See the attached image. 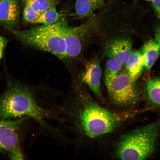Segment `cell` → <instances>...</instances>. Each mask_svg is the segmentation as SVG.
I'll return each mask as SVG.
<instances>
[{
    "mask_svg": "<svg viewBox=\"0 0 160 160\" xmlns=\"http://www.w3.org/2000/svg\"><path fill=\"white\" fill-rule=\"evenodd\" d=\"M76 91L82 103L78 116L79 124L87 136L94 138L109 133L121 121L120 115L92 101L80 85L77 86Z\"/></svg>",
    "mask_w": 160,
    "mask_h": 160,
    "instance_id": "obj_1",
    "label": "cell"
},
{
    "mask_svg": "<svg viewBox=\"0 0 160 160\" xmlns=\"http://www.w3.org/2000/svg\"><path fill=\"white\" fill-rule=\"evenodd\" d=\"M52 113L39 105L26 88L18 85L9 87L0 99V118H15L23 116L32 118L41 125L47 126L44 120Z\"/></svg>",
    "mask_w": 160,
    "mask_h": 160,
    "instance_id": "obj_2",
    "label": "cell"
},
{
    "mask_svg": "<svg viewBox=\"0 0 160 160\" xmlns=\"http://www.w3.org/2000/svg\"><path fill=\"white\" fill-rule=\"evenodd\" d=\"M62 20L52 24H42L22 31L13 30V33L24 45L51 53L66 62L68 60Z\"/></svg>",
    "mask_w": 160,
    "mask_h": 160,
    "instance_id": "obj_3",
    "label": "cell"
},
{
    "mask_svg": "<svg viewBox=\"0 0 160 160\" xmlns=\"http://www.w3.org/2000/svg\"><path fill=\"white\" fill-rule=\"evenodd\" d=\"M160 131V118L126 135L119 142L117 155L124 160L145 159L153 153Z\"/></svg>",
    "mask_w": 160,
    "mask_h": 160,
    "instance_id": "obj_4",
    "label": "cell"
},
{
    "mask_svg": "<svg viewBox=\"0 0 160 160\" xmlns=\"http://www.w3.org/2000/svg\"><path fill=\"white\" fill-rule=\"evenodd\" d=\"M135 82L127 72H119L111 82L106 85L113 101L121 105H128L135 103L138 97Z\"/></svg>",
    "mask_w": 160,
    "mask_h": 160,
    "instance_id": "obj_5",
    "label": "cell"
},
{
    "mask_svg": "<svg viewBox=\"0 0 160 160\" xmlns=\"http://www.w3.org/2000/svg\"><path fill=\"white\" fill-rule=\"evenodd\" d=\"M93 25L92 20H90L78 26L71 27L66 22L63 21L66 54L68 60L75 58L80 54L85 38Z\"/></svg>",
    "mask_w": 160,
    "mask_h": 160,
    "instance_id": "obj_6",
    "label": "cell"
},
{
    "mask_svg": "<svg viewBox=\"0 0 160 160\" xmlns=\"http://www.w3.org/2000/svg\"><path fill=\"white\" fill-rule=\"evenodd\" d=\"M22 120H0V151L10 152L18 146L17 131Z\"/></svg>",
    "mask_w": 160,
    "mask_h": 160,
    "instance_id": "obj_7",
    "label": "cell"
},
{
    "mask_svg": "<svg viewBox=\"0 0 160 160\" xmlns=\"http://www.w3.org/2000/svg\"><path fill=\"white\" fill-rule=\"evenodd\" d=\"M132 43L125 38L113 39L106 45L105 53L109 58L117 60L122 65H125L132 52Z\"/></svg>",
    "mask_w": 160,
    "mask_h": 160,
    "instance_id": "obj_8",
    "label": "cell"
},
{
    "mask_svg": "<svg viewBox=\"0 0 160 160\" xmlns=\"http://www.w3.org/2000/svg\"><path fill=\"white\" fill-rule=\"evenodd\" d=\"M102 71L99 60L95 58L89 62L82 73L81 79L98 97H101L100 80Z\"/></svg>",
    "mask_w": 160,
    "mask_h": 160,
    "instance_id": "obj_9",
    "label": "cell"
},
{
    "mask_svg": "<svg viewBox=\"0 0 160 160\" xmlns=\"http://www.w3.org/2000/svg\"><path fill=\"white\" fill-rule=\"evenodd\" d=\"M19 0H2L0 3V24L13 29L19 23Z\"/></svg>",
    "mask_w": 160,
    "mask_h": 160,
    "instance_id": "obj_10",
    "label": "cell"
},
{
    "mask_svg": "<svg viewBox=\"0 0 160 160\" xmlns=\"http://www.w3.org/2000/svg\"><path fill=\"white\" fill-rule=\"evenodd\" d=\"M125 65L127 73L132 79L135 81L144 67L142 52L137 50L132 51Z\"/></svg>",
    "mask_w": 160,
    "mask_h": 160,
    "instance_id": "obj_11",
    "label": "cell"
},
{
    "mask_svg": "<svg viewBox=\"0 0 160 160\" xmlns=\"http://www.w3.org/2000/svg\"><path fill=\"white\" fill-rule=\"evenodd\" d=\"M104 4V0H76L75 7L76 15L80 18L89 16Z\"/></svg>",
    "mask_w": 160,
    "mask_h": 160,
    "instance_id": "obj_12",
    "label": "cell"
},
{
    "mask_svg": "<svg viewBox=\"0 0 160 160\" xmlns=\"http://www.w3.org/2000/svg\"><path fill=\"white\" fill-rule=\"evenodd\" d=\"M160 52L159 46L156 41L150 40L146 42L142 48L144 67L150 71L156 61Z\"/></svg>",
    "mask_w": 160,
    "mask_h": 160,
    "instance_id": "obj_13",
    "label": "cell"
},
{
    "mask_svg": "<svg viewBox=\"0 0 160 160\" xmlns=\"http://www.w3.org/2000/svg\"><path fill=\"white\" fill-rule=\"evenodd\" d=\"M147 97L153 104L160 106V78L150 79L146 83Z\"/></svg>",
    "mask_w": 160,
    "mask_h": 160,
    "instance_id": "obj_14",
    "label": "cell"
},
{
    "mask_svg": "<svg viewBox=\"0 0 160 160\" xmlns=\"http://www.w3.org/2000/svg\"><path fill=\"white\" fill-rule=\"evenodd\" d=\"M65 15L58 12L56 7H51L41 13L34 23L50 25L62 19Z\"/></svg>",
    "mask_w": 160,
    "mask_h": 160,
    "instance_id": "obj_15",
    "label": "cell"
},
{
    "mask_svg": "<svg viewBox=\"0 0 160 160\" xmlns=\"http://www.w3.org/2000/svg\"><path fill=\"white\" fill-rule=\"evenodd\" d=\"M122 65L116 60L109 58L107 61L105 71L106 85L111 82L117 76L121 68Z\"/></svg>",
    "mask_w": 160,
    "mask_h": 160,
    "instance_id": "obj_16",
    "label": "cell"
},
{
    "mask_svg": "<svg viewBox=\"0 0 160 160\" xmlns=\"http://www.w3.org/2000/svg\"><path fill=\"white\" fill-rule=\"evenodd\" d=\"M24 2L25 5L40 13L51 7H56L57 4L56 0H24Z\"/></svg>",
    "mask_w": 160,
    "mask_h": 160,
    "instance_id": "obj_17",
    "label": "cell"
},
{
    "mask_svg": "<svg viewBox=\"0 0 160 160\" xmlns=\"http://www.w3.org/2000/svg\"><path fill=\"white\" fill-rule=\"evenodd\" d=\"M41 13L25 5L23 12V18L26 22L34 23Z\"/></svg>",
    "mask_w": 160,
    "mask_h": 160,
    "instance_id": "obj_18",
    "label": "cell"
},
{
    "mask_svg": "<svg viewBox=\"0 0 160 160\" xmlns=\"http://www.w3.org/2000/svg\"><path fill=\"white\" fill-rule=\"evenodd\" d=\"M9 157L12 160H22L23 159L24 156L19 146L15 148L10 151Z\"/></svg>",
    "mask_w": 160,
    "mask_h": 160,
    "instance_id": "obj_19",
    "label": "cell"
},
{
    "mask_svg": "<svg viewBox=\"0 0 160 160\" xmlns=\"http://www.w3.org/2000/svg\"><path fill=\"white\" fill-rule=\"evenodd\" d=\"M152 2L154 12L160 20V0H153Z\"/></svg>",
    "mask_w": 160,
    "mask_h": 160,
    "instance_id": "obj_20",
    "label": "cell"
},
{
    "mask_svg": "<svg viewBox=\"0 0 160 160\" xmlns=\"http://www.w3.org/2000/svg\"><path fill=\"white\" fill-rule=\"evenodd\" d=\"M7 43V39L5 37L0 36V60L2 57L4 50Z\"/></svg>",
    "mask_w": 160,
    "mask_h": 160,
    "instance_id": "obj_21",
    "label": "cell"
},
{
    "mask_svg": "<svg viewBox=\"0 0 160 160\" xmlns=\"http://www.w3.org/2000/svg\"><path fill=\"white\" fill-rule=\"evenodd\" d=\"M155 35L156 41L159 46L160 52V25L156 30Z\"/></svg>",
    "mask_w": 160,
    "mask_h": 160,
    "instance_id": "obj_22",
    "label": "cell"
},
{
    "mask_svg": "<svg viewBox=\"0 0 160 160\" xmlns=\"http://www.w3.org/2000/svg\"><path fill=\"white\" fill-rule=\"evenodd\" d=\"M144 0L148 1H153V0Z\"/></svg>",
    "mask_w": 160,
    "mask_h": 160,
    "instance_id": "obj_23",
    "label": "cell"
},
{
    "mask_svg": "<svg viewBox=\"0 0 160 160\" xmlns=\"http://www.w3.org/2000/svg\"><path fill=\"white\" fill-rule=\"evenodd\" d=\"M2 0H0V3L1 2V1H2Z\"/></svg>",
    "mask_w": 160,
    "mask_h": 160,
    "instance_id": "obj_24",
    "label": "cell"
}]
</instances>
